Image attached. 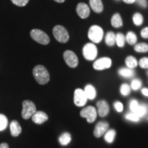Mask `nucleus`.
Masks as SVG:
<instances>
[{
    "instance_id": "f257e3e1",
    "label": "nucleus",
    "mask_w": 148,
    "mask_h": 148,
    "mask_svg": "<svg viewBox=\"0 0 148 148\" xmlns=\"http://www.w3.org/2000/svg\"><path fill=\"white\" fill-rule=\"evenodd\" d=\"M32 73L34 79L39 84L44 85L49 82L50 75L47 69L44 66L40 65V64L35 66L33 69Z\"/></svg>"
},
{
    "instance_id": "f03ea898",
    "label": "nucleus",
    "mask_w": 148,
    "mask_h": 148,
    "mask_svg": "<svg viewBox=\"0 0 148 148\" xmlns=\"http://www.w3.org/2000/svg\"><path fill=\"white\" fill-rule=\"evenodd\" d=\"M55 38L61 43H65L69 39V35L65 27L62 25H56L53 29Z\"/></svg>"
},
{
    "instance_id": "7ed1b4c3",
    "label": "nucleus",
    "mask_w": 148,
    "mask_h": 148,
    "mask_svg": "<svg viewBox=\"0 0 148 148\" xmlns=\"http://www.w3.org/2000/svg\"><path fill=\"white\" fill-rule=\"evenodd\" d=\"M30 36L33 40L41 45H47L50 42L49 36L40 29H34L31 30Z\"/></svg>"
},
{
    "instance_id": "20e7f679",
    "label": "nucleus",
    "mask_w": 148,
    "mask_h": 148,
    "mask_svg": "<svg viewBox=\"0 0 148 148\" xmlns=\"http://www.w3.org/2000/svg\"><path fill=\"white\" fill-rule=\"evenodd\" d=\"M23 109H22L21 116L24 119H28L35 113L36 108L34 103L30 100H24L22 103Z\"/></svg>"
},
{
    "instance_id": "39448f33",
    "label": "nucleus",
    "mask_w": 148,
    "mask_h": 148,
    "mask_svg": "<svg viewBox=\"0 0 148 148\" xmlns=\"http://www.w3.org/2000/svg\"><path fill=\"white\" fill-rule=\"evenodd\" d=\"M88 36L92 42L98 43L102 40L103 36L102 28L98 25H92L88 29Z\"/></svg>"
},
{
    "instance_id": "423d86ee",
    "label": "nucleus",
    "mask_w": 148,
    "mask_h": 148,
    "mask_svg": "<svg viewBox=\"0 0 148 148\" xmlns=\"http://www.w3.org/2000/svg\"><path fill=\"white\" fill-rule=\"evenodd\" d=\"M83 55L87 60H93L97 57V48L93 43H86L83 47Z\"/></svg>"
},
{
    "instance_id": "0eeeda50",
    "label": "nucleus",
    "mask_w": 148,
    "mask_h": 148,
    "mask_svg": "<svg viewBox=\"0 0 148 148\" xmlns=\"http://www.w3.org/2000/svg\"><path fill=\"white\" fill-rule=\"evenodd\" d=\"M80 116L86 118L88 123H92L97 118V110L93 106H87L80 111Z\"/></svg>"
},
{
    "instance_id": "6e6552de",
    "label": "nucleus",
    "mask_w": 148,
    "mask_h": 148,
    "mask_svg": "<svg viewBox=\"0 0 148 148\" xmlns=\"http://www.w3.org/2000/svg\"><path fill=\"white\" fill-rule=\"evenodd\" d=\"M63 57L66 64L69 67L75 68L78 64V58L73 51L71 50L65 51L63 53Z\"/></svg>"
},
{
    "instance_id": "1a4fd4ad",
    "label": "nucleus",
    "mask_w": 148,
    "mask_h": 148,
    "mask_svg": "<svg viewBox=\"0 0 148 148\" xmlns=\"http://www.w3.org/2000/svg\"><path fill=\"white\" fill-rule=\"evenodd\" d=\"M88 99L84 90L81 88H77L74 92V103L78 107L84 106Z\"/></svg>"
},
{
    "instance_id": "9d476101",
    "label": "nucleus",
    "mask_w": 148,
    "mask_h": 148,
    "mask_svg": "<svg viewBox=\"0 0 148 148\" xmlns=\"http://www.w3.org/2000/svg\"><path fill=\"white\" fill-rule=\"evenodd\" d=\"M112 65V60L110 58H107V57H103L97 59L93 63V68L95 70L101 71L106 69H108Z\"/></svg>"
},
{
    "instance_id": "9b49d317",
    "label": "nucleus",
    "mask_w": 148,
    "mask_h": 148,
    "mask_svg": "<svg viewBox=\"0 0 148 148\" xmlns=\"http://www.w3.org/2000/svg\"><path fill=\"white\" fill-rule=\"evenodd\" d=\"M109 127V123L106 121H99L95 125V130H94L93 134L95 137L99 138L103 136L106 131L108 130Z\"/></svg>"
},
{
    "instance_id": "f8f14e48",
    "label": "nucleus",
    "mask_w": 148,
    "mask_h": 148,
    "mask_svg": "<svg viewBox=\"0 0 148 148\" xmlns=\"http://www.w3.org/2000/svg\"><path fill=\"white\" fill-rule=\"evenodd\" d=\"M97 112L101 117H104V116L108 115L109 111H110V108H109L108 103L106 101H98L97 102Z\"/></svg>"
},
{
    "instance_id": "ddd939ff",
    "label": "nucleus",
    "mask_w": 148,
    "mask_h": 148,
    "mask_svg": "<svg viewBox=\"0 0 148 148\" xmlns=\"http://www.w3.org/2000/svg\"><path fill=\"white\" fill-rule=\"evenodd\" d=\"M76 12L78 16L82 18H87L90 14V9L87 4L84 3H79L77 5Z\"/></svg>"
},
{
    "instance_id": "4468645a",
    "label": "nucleus",
    "mask_w": 148,
    "mask_h": 148,
    "mask_svg": "<svg viewBox=\"0 0 148 148\" xmlns=\"http://www.w3.org/2000/svg\"><path fill=\"white\" fill-rule=\"evenodd\" d=\"M32 121L36 124H42L48 119V115L42 111H36L32 116Z\"/></svg>"
},
{
    "instance_id": "2eb2a0df",
    "label": "nucleus",
    "mask_w": 148,
    "mask_h": 148,
    "mask_svg": "<svg viewBox=\"0 0 148 148\" xmlns=\"http://www.w3.org/2000/svg\"><path fill=\"white\" fill-rule=\"evenodd\" d=\"M10 133L11 135L14 137H16L18 135L21 134L22 129L21 125H20L19 123L16 120H14L10 123Z\"/></svg>"
},
{
    "instance_id": "dca6fc26",
    "label": "nucleus",
    "mask_w": 148,
    "mask_h": 148,
    "mask_svg": "<svg viewBox=\"0 0 148 148\" xmlns=\"http://www.w3.org/2000/svg\"><path fill=\"white\" fill-rule=\"evenodd\" d=\"M90 8L95 12L100 13L103 11V5L101 0H89Z\"/></svg>"
},
{
    "instance_id": "f3484780",
    "label": "nucleus",
    "mask_w": 148,
    "mask_h": 148,
    "mask_svg": "<svg viewBox=\"0 0 148 148\" xmlns=\"http://www.w3.org/2000/svg\"><path fill=\"white\" fill-rule=\"evenodd\" d=\"M84 92L85 95H86V97L88 99H95L96 97V90L94 88V86H92V85L88 84L85 86L84 88Z\"/></svg>"
},
{
    "instance_id": "a211bd4d",
    "label": "nucleus",
    "mask_w": 148,
    "mask_h": 148,
    "mask_svg": "<svg viewBox=\"0 0 148 148\" xmlns=\"http://www.w3.org/2000/svg\"><path fill=\"white\" fill-rule=\"evenodd\" d=\"M148 112V106L145 103H142V104H138L137 108L134 110V113H135L136 115L139 116V117H142V116H145Z\"/></svg>"
},
{
    "instance_id": "6ab92c4d",
    "label": "nucleus",
    "mask_w": 148,
    "mask_h": 148,
    "mask_svg": "<svg viewBox=\"0 0 148 148\" xmlns=\"http://www.w3.org/2000/svg\"><path fill=\"white\" fill-rule=\"evenodd\" d=\"M111 25L114 27L118 28V27H121L123 25V21L122 18L119 13L114 14L111 18Z\"/></svg>"
},
{
    "instance_id": "aec40b11",
    "label": "nucleus",
    "mask_w": 148,
    "mask_h": 148,
    "mask_svg": "<svg viewBox=\"0 0 148 148\" xmlns=\"http://www.w3.org/2000/svg\"><path fill=\"white\" fill-rule=\"evenodd\" d=\"M105 42L108 46H113L116 42V35L114 32H109L106 34Z\"/></svg>"
},
{
    "instance_id": "412c9836",
    "label": "nucleus",
    "mask_w": 148,
    "mask_h": 148,
    "mask_svg": "<svg viewBox=\"0 0 148 148\" xmlns=\"http://www.w3.org/2000/svg\"><path fill=\"white\" fill-rule=\"evenodd\" d=\"M115 135L116 132L114 130L111 129L109 130H107L104 135V140L108 143H112L114 139V137H115Z\"/></svg>"
},
{
    "instance_id": "4be33fe9",
    "label": "nucleus",
    "mask_w": 148,
    "mask_h": 148,
    "mask_svg": "<svg viewBox=\"0 0 148 148\" xmlns=\"http://www.w3.org/2000/svg\"><path fill=\"white\" fill-rule=\"evenodd\" d=\"M71 140V136L69 133L64 132L59 137V142L62 145H66Z\"/></svg>"
},
{
    "instance_id": "5701e85b",
    "label": "nucleus",
    "mask_w": 148,
    "mask_h": 148,
    "mask_svg": "<svg viewBox=\"0 0 148 148\" xmlns=\"http://www.w3.org/2000/svg\"><path fill=\"white\" fill-rule=\"evenodd\" d=\"M125 64L130 69H133L138 65L137 60L132 56H129L125 59Z\"/></svg>"
},
{
    "instance_id": "b1692460",
    "label": "nucleus",
    "mask_w": 148,
    "mask_h": 148,
    "mask_svg": "<svg viewBox=\"0 0 148 148\" xmlns=\"http://www.w3.org/2000/svg\"><path fill=\"white\" fill-rule=\"evenodd\" d=\"M119 73L124 77H131L134 75V71L130 68H121L119 70Z\"/></svg>"
},
{
    "instance_id": "393cba45",
    "label": "nucleus",
    "mask_w": 148,
    "mask_h": 148,
    "mask_svg": "<svg viewBox=\"0 0 148 148\" xmlns=\"http://www.w3.org/2000/svg\"><path fill=\"white\" fill-rule=\"evenodd\" d=\"M134 50L139 53H145L148 51V45L145 42H140L134 46Z\"/></svg>"
},
{
    "instance_id": "a878e982",
    "label": "nucleus",
    "mask_w": 148,
    "mask_h": 148,
    "mask_svg": "<svg viewBox=\"0 0 148 148\" xmlns=\"http://www.w3.org/2000/svg\"><path fill=\"white\" fill-rule=\"evenodd\" d=\"M125 39H126L130 45H134L137 41V37H136V34L134 32H127Z\"/></svg>"
},
{
    "instance_id": "bb28decb",
    "label": "nucleus",
    "mask_w": 148,
    "mask_h": 148,
    "mask_svg": "<svg viewBox=\"0 0 148 148\" xmlns=\"http://www.w3.org/2000/svg\"><path fill=\"white\" fill-rule=\"evenodd\" d=\"M125 38L124 35L121 33H117L116 35V42L118 47H123L125 45Z\"/></svg>"
},
{
    "instance_id": "cd10ccee",
    "label": "nucleus",
    "mask_w": 148,
    "mask_h": 148,
    "mask_svg": "<svg viewBox=\"0 0 148 148\" xmlns=\"http://www.w3.org/2000/svg\"><path fill=\"white\" fill-rule=\"evenodd\" d=\"M8 121V118L3 114H0V131H3L7 127Z\"/></svg>"
},
{
    "instance_id": "c85d7f7f",
    "label": "nucleus",
    "mask_w": 148,
    "mask_h": 148,
    "mask_svg": "<svg viewBox=\"0 0 148 148\" xmlns=\"http://www.w3.org/2000/svg\"><path fill=\"white\" fill-rule=\"evenodd\" d=\"M133 22L137 26H139V25H141L142 23L143 22V17L142 16L141 14L138 13H135L133 16Z\"/></svg>"
},
{
    "instance_id": "c756f323",
    "label": "nucleus",
    "mask_w": 148,
    "mask_h": 148,
    "mask_svg": "<svg viewBox=\"0 0 148 148\" xmlns=\"http://www.w3.org/2000/svg\"><path fill=\"white\" fill-rule=\"evenodd\" d=\"M125 119L127 120H130V121H135V122L138 121L140 119L139 116H137L136 114L134 113V112H128V113H127L125 115Z\"/></svg>"
},
{
    "instance_id": "7c9ffc66",
    "label": "nucleus",
    "mask_w": 148,
    "mask_h": 148,
    "mask_svg": "<svg viewBox=\"0 0 148 148\" xmlns=\"http://www.w3.org/2000/svg\"><path fill=\"white\" fill-rule=\"evenodd\" d=\"M120 91H121L122 95L127 96L130 92V86L127 84H123L121 86Z\"/></svg>"
},
{
    "instance_id": "2f4dec72",
    "label": "nucleus",
    "mask_w": 148,
    "mask_h": 148,
    "mask_svg": "<svg viewBox=\"0 0 148 148\" xmlns=\"http://www.w3.org/2000/svg\"><path fill=\"white\" fill-rule=\"evenodd\" d=\"M141 86V81L138 79H133L131 83V88L134 90H136Z\"/></svg>"
},
{
    "instance_id": "473e14b6",
    "label": "nucleus",
    "mask_w": 148,
    "mask_h": 148,
    "mask_svg": "<svg viewBox=\"0 0 148 148\" xmlns=\"http://www.w3.org/2000/svg\"><path fill=\"white\" fill-rule=\"evenodd\" d=\"M11 1L17 6L23 7L27 4V3L29 2V0H11Z\"/></svg>"
},
{
    "instance_id": "72a5a7b5",
    "label": "nucleus",
    "mask_w": 148,
    "mask_h": 148,
    "mask_svg": "<svg viewBox=\"0 0 148 148\" xmlns=\"http://www.w3.org/2000/svg\"><path fill=\"white\" fill-rule=\"evenodd\" d=\"M138 64L141 68L143 69H148V58L145 57V58H142L138 62Z\"/></svg>"
},
{
    "instance_id": "f704fd0d",
    "label": "nucleus",
    "mask_w": 148,
    "mask_h": 148,
    "mask_svg": "<svg viewBox=\"0 0 148 148\" xmlns=\"http://www.w3.org/2000/svg\"><path fill=\"white\" fill-rule=\"evenodd\" d=\"M138 104H139V103H138L137 101L135 100V99H132V100L130 101V108L131 112H134V110H136V108L138 107Z\"/></svg>"
},
{
    "instance_id": "c9c22d12",
    "label": "nucleus",
    "mask_w": 148,
    "mask_h": 148,
    "mask_svg": "<svg viewBox=\"0 0 148 148\" xmlns=\"http://www.w3.org/2000/svg\"><path fill=\"white\" fill-rule=\"evenodd\" d=\"M114 108H115L116 110L117 111V112H121L123 111V104H122V103L120 102V101H116L114 103Z\"/></svg>"
},
{
    "instance_id": "e433bc0d",
    "label": "nucleus",
    "mask_w": 148,
    "mask_h": 148,
    "mask_svg": "<svg viewBox=\"0 0 148 148\" xmlns=\"http://www.w3.org/2000/svg\"><path fill=\"white\" fill-rule=\"evenodd\" d=\"M135 1H136L140 7H142V8H146L147 7V0H136Z\"/></svg>"
},
{
    "instance_id": "4c0bfd02",
    "label": "nucleus",
    "mask_w": 148,
    "mask_h": 148,
    "mask_svg": "<svg viewBox=\"0 0 148 148\" xmlns=\"http://www.w3.org/2000/svg\"><path fill=\"white\" fill-rule=\"evenodd\" d=\"M140 35L144 38H148V27L143 28L140 32Z\"/></svg>"
},
{
    "instance_id": "58836bf2",
    "label": "nucleus",
    "mask_w": 148,
    "mask_h": 148,
    "mask_svg": "<svg viewBox=\"0 0 148 148\" xmlns=\"http://www.w3.org/2000/svg\"><path fill=\"white\" fill-rule=\"evenodd\" d=\"M142 93H143L145 96L148 97V88H143V89H142Z\"/></svg>"
},
{
    "instance_id": "ea45409f",
    "label": "nucleus",
    "mask_w": 148,
    "mask_h": 148,
    "mask_svg": "<svg viewBox=\"0 0 148 148\" xmlns=\"http://www.w3.org/2000/svg\"><path fill=\"white\" fill-rule=\"evenodd\" d=\"M0 148H9V145L8 143H3L0 144Z\"/></svg>"
},
{
    "instance_id": "a19ab883",
    "label": "nucleus",
    "mask_w": 148,
    "mask_h": 148,
    "mask_svg": "<svg viewBox=\"0 0 148 148\" xmlns=\"http://www.w3.org/2000/svg\"><path fill=\"white\" fill-rule=\"evenodd\" d=\"M123 1H124L125 3L130 4V3H133L134 2H135V1H136V0H123Z\"/></svg>"
},
{
    "instance_id": "79ce46f5",
    "label": "nucleus",
    "mask_w": 148,
    "mask_h": 148,
    "mask_svg": "<svg viewBox=\"0 0 148 148\" xmlns=\"http://www.w3.org/2000/svg\"><path fill=\"white\" fill-rule=\"evenodd\" d=\"M55 1H56V2L58 3H63L65 0H54Z\"/></svg>"
},
{
    "instance_id": "37998d69",
    "label": "nucleus",
    "mask_w": 148,
    "mask_h": 148,
    "mask_svg": "<svg viewBox=\"0 0 148 148\" xmlns=\"http://www.w3.org/2000/svg\"><path fill=\"white\" fill-rule=\"evenodd\" d=\"M147 75H148V71H147Z\"/></svg>"
}]
</instances>
